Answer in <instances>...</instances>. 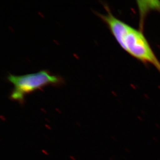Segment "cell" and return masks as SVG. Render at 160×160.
I'll list each match as a JSON object with an SVG mask.
<instances>
[{"label": "cell", "mask_w": 160, "mask_h": 160, "mask_svg": "<svg viewBox=\"0 0 160 160\" xmlns=\"http://www.w3.org/2000/svg\"><path fill=\"white\" fill-rule=\"evenodd\" d=\"M141 112L143 114H146V112H145L143 110H141Z\"/></svg>", "instance_id": "8992f818"}, {"label": "cell", "mask_w": 160, "mask_h": 160, "mask_svg": "<svg viewBox=\"0 0 160 160\" xmlns=\"http://www.w3.org/2000/svg\"><path fill=\"white\" fill-rule=\"evenodd\" d=\"M111 138H112V140H114V141H116V138L113 137H112Z\"/></svg>", "instance_id": "ba28073f"}, {"label": "cell", "mask_w": 160, "mask_h": 160, "mask_svg": "<svg viewBox=\"0 0 160 160\" xmlns=\"http://www.w3.org/2000/svg\"><path fill=\"white\" fill-rule=\"evenodd\" d=\"M155 126H156L158 128H160V126H159V125H158V124H156Z\"/></svg>", "instance_id": "5b68a950"}, {"label": "cell", "mask_w": 160, "mask_h": 160, "mask_svg": "<svg viewBox=\"0 0 160 160\" xmlns=\"http://www.w3.org/2000/svg\"><path fill=\"white\" fill-rule=\"evenodd\" d=\"M110 160H113V159H112V158H110Z\"/></svg>", "instance_id": "9c48e42d"}, {"label": "cell", "mask_w": 160, "mask_h": 160, "mask_svg": "<svg viewBox=\"0 0 160 160\" xmlns=\"http://www.w3.org/2000/svg\"><path fill=\"white\" fill-rule=\"evenodd\" d=\"M105 7L107 13L98 15L107 25L120 46L132 57L151 64L160 72V62L142 32L116 18L109 7Z\"/></svg>", "instance_id": "6da1fadb"}, {"label": "cell", "mask_w": 160, "mask_h": 160, "mask_svg": "<svg viewBox=\"0 0 160 160\" xmlns=\"http://www.w3.org/2000/svg\"><path fill=\"white\" fill-rule=\"evenodd\" d=\"M153 139L154 140V141H158L157 138H156L153 137Z\"/></svg>", "instance_id": "52a82bcc"}, {"label": "cell", "mask_w": 160, "mask_h": 160, "mask_svg": "<svg viewBox=\"0 0 160 160\" xmlns=\"http://www.w3.org/2000/svg\"><path fill=\"white\" fill-rule=\"evenodd\" d=\"M137 118H138V119L139 120H140V121H142H142H143L142 118L141 117L138 116L137 117Z\"/></svg>", "instance_id": "3957f363"}, {"label": "cell", "mask_w": 160, "mask_h": 160, "mask_svg": "<svg viewBox=\"0 0 160 160\" xmlns=\"http://www.w3.org/2000/svg\"><path fill=\"white\" fill-rule=\"evenodd\" d=\"M125 150H126V151H127V152H129V153H130V151H129V149H127V148H126L125 149Z\"/></svg>", "instance_id": "277c9868"}, {"label": "cell", "mask_w": 160, "mask_h": 160, "mask_svg": "<svg viewBox=\"0 0 160 160\" xmlns=\"http://www.w3.org/2000/svg\"><path fill=\"white\" fill-rule=\"evenodd\" d=\"M7 79L14 88L10 96L12 99L22 102L26 95L48 85H58L63 80L58 76L52 75L46 70L22 76L9 74Z\"/></svg>", "instance_id": "7a4b0ae2"}]
</instances>
